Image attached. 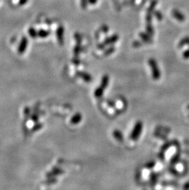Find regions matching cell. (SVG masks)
I'll list each match as a JSON object with an SVG mask.
<instances>
[{
  "instance_id": "obj_31",
  "label": "cell",
  "mask_w": 189,
  "mask_h": 190,
  "mask_svg": "<svg viewBox=\"0 0 189 190\" xmlns=\"http://www.w3.org/2000/svg\"><path fill=\"white\" fill-rule=\"evenodd\" d=\"M24 114L25 116V117H29V116H31V114H30V109L29 107H26L24 109Z\"/></svg>"
},
{
  "instance_id": "obj_33",
  "label": "cell",
  "mask_w": 189,
  "mask_h": 190,
  "mask_svg": "<svg viewBox=\"0 0 189 190\" xmlns=\"http://www.w3.org/2000/svg\"><path fill=\"white\" fill-rule=\"evenodd\" d=\"M133 46L134 47V48H139L140 46H142V42L139 41H135L133 42Z\"/></svg>"
},
{
  "instance_id": "obj_24",
  "label": "cell",
  "mask_w": 189,
  "mask_h": 190,
  "mask_svg": "<svg viewBox=\"0 0 189 190\" xmlns=\"http://www.w3.org/2000/svg\"><path fill=\"white\" fill-rule=\"evenodd\" d=\"M179 159V155L178 154H175L171 159V164L172 165L177 164L178 162Z\"/></svg>"
},
{
  "instance_id": "obj_12",
  "label": "cell",
  "mask_w": 189,
  "mask_h": 190,
  "mask_svg": "<svg viewBox=\"0 0 189 190\" xmlns=\"http://www.w3.org/2000/svg\"><path fill=\"white\" fill-rule=\"evenodd\" d=\"M158 175L156 172H152L150 173V184L152 187L155 186V185L158 182Z\"/></svg>"
},
{
  "instance_id": "obj_6",
  "label": "cell",
  "mask_w": 189,
  "mask_h": 190,
  "mask_svg": "<svg viewBox=\"0 0 189 190\" xmlns=\"http://www.w3.org/2000/svg\"><path fill=\"white\" fill-rule=\"evenodd\" d=\"M171 14L174 19L179 22H184L186 20L185 15L177 9H174L171 12Z\"/></svg>"
},
{
  "instance_id": "obj_34",
  "label": "cell",
  "mask_w": 189,
  "mask_h": 190,
  "mask_svg": "<svg viewBox=\"0 0 189 190\" xmlns=\"http://www.w3.org/2000/svg\"><path fill=\"white\" fill-rule=\"evenodd\" d=\"M182 56L183 58H186V59H188L189 58V49H187L186 51H185L183 54H182Z\"/></svg>"
},
{
  "instance_id": "obj_25",
  "label": "cell",
  "mask_w": 189,
  "mask_h": 190,
  "mask_svg": "<svg viewBox=\"0 0 189 190\" xmlns=\"http://www.w3.org/2000/svg\"><path fill=\"white\" fill-rule=\"evenodd\" d=\"M155 165H156V162L154 161H149V162H147L145 164L144 167L148 169H152L155 166Z\"/></svg>"
},
{
  "instance_id": "obj_3",
  "label": "cell",
  "mask_w": 189,
  "mask_h": 190,
  "mask_svg": "<svg viewBox=\"0 0 189 190\" xmlns=\"http://www.w3.org/2000/svg\"><path fill=\"white\" fill-rule=\"evenodd\" d=\"M64 27L63 25H60L57 28L56 30V36L58 43L60 45L62 46L64 44Z\"/></svg>"
},
{
  "instance_id": "obj_27",
  "label": "cell",
  "mask_w": 189,
  "mask_h": 190,
  "mask_svg": "<svg viewBox=\"0 0 189 190\" xmlns=\"http://www.w3.org/2000/svg\"><path fill=\"white\" fill-rule=\"evenodd\" d=\"M57 182V179L55 177H50L46 181V183H47V184H54V183H56Z\"/></svg>"
},
{
  "instance_id": "obj_13",
  "label": "cell",
  "mask_w": 189,
  "mask_h": 190,
  "mask_svg": "<svg viewBox=\"0 0 189 190\" xmlns=\"http://www.w3.org/2000/svg\"><path fill=\"white\" fill-rule=\"evenodd\" d=\"M109 82V77L107 75H104L101 78L100 86L104 89H106L108 86Z\"/></svg>"
},
{
  "instance_id": "obj_10",
  "label": "cell",
  "mask_w": 189,
  "mask_h": 190,
  "mask_svg": "<svg viewBox=\"0 0 189 190\" xmlns=\"http://www.w3.org/2000/svg\"><path fill=\"white\" fill-rule=\"evenodd\" d=\"M82 119V114H80V113L77 112L71 117V118L70 119V122L73 125H76V124H78L79 123H80L81 122Z\"/></svg>"
},
{
  "instance_id": "obj_29",
  "label": "cell",
  "mask_w": 189,
  "mask_h": 190,
  "mask_svg": "<svg viewBox=\"0 0 189 190\" xmlns=\"http://www.w3.org/2000/svg\"><path fill=\"white\" fill-rule=\"evenodd\" d=\"M30 118H31L32 120L33 121L35 122H37L38 121V120H39V114H38L37 113H33L32 115H31Z\"/></svg>"
},
{
  "instance_id": "obj_26",
  "label": "cell",
  "mask_w": 189,
  "mask_h": 190,
  "mask_svg": "<svg viewBox=\"0 0 189 190\" xmlns=\"http://www.w3.org/2000/svg\"><path fill=\"white\" fill-rule=\"evenodd\" d=\"M153 15L158 20H162L163 19V14L159 11H154Z\"/></svg>"
},
{
  "instance_id": "obj_2",
  "label": "cell",
  "mask_w": 189,
  "mask_h": 190,
  "mask_svg": "<svg viewBox=\"0 0 189 190\" xmlns=\"http://www.w3.org/2000/svg\"><path fill=\"white\" fill-rule=\"evenodd\" d=\"M143 122L141 121H138L135 123L133 128L132 131L130 134V138L133 141L137 140L140 137V135L143 131Z\"/></svg>"
},
{
  "instance_id": "obj_4",
  "label": "cell",
  "mask_w": 189,
  "mask_h": 190,
  "mask_svg": "<svg viewBox=\"0 0 189 190\" xmlns=\"http://www.w3.org/2000/svg\"><path fill=\"white\" fill-rule=\"evenodd\" d=\"M28 44V38L26 37H23L20 41L18 48V53L19 54H23L25 52V51L27 48Z\"/></svg>"
},
{
  "instance_id": "obj_36",
  "label": "cell",
  "mask_w": 189,
  "mask_h": 190,
  "mask_svg": "<svg viewBox=\"0 0 189 190\" xmlns=\"http://www.w3.org/2000/svg\"><path fill=\"white\" fill-rule=\"evenodd\" d=\"M107 103H108V106H109L110 107H113V108H114V107L115 106V103L113 101H111V100H108Z\"/></svg>"
},
{
  "instance_id": "obj_7",
  "label": "cell",
  "mask_w": 189,
  "mask_h": 190,
  "mask_svg": "<svg viewBox=\"0 0 189 190\" xmlns=\"http://www.w3.org/2000/svg\"><path fill=\"white\" fill-rule=\"evenodd\" d=\"M119 35L117 34H114L111 35V37H109L108 38H106L104 41L103 43L107 46H111V45H113L114 44H115L118 40H119Z\"/></svg>"
},
{
  "instance_id": "obj_21",
  "label": "cell",
  "mask_w": 189,
  "mask_h": 190,
  "mask_svg": "<svg viewBox=\"0 0 189 190\" xmlns=\"http://www.w3.org/2000/svg\"><path fill=\"white\" fill-rule=\"evenodd\" d=\"M146 32L152 37L154 35V29L153 28L152 23H146Z\"/></svg>"
},
{
  "instance_id": "obj_17",
  "label": "cell",
  "mask_w": 189,
  "mask_h": 190,
  "mask_svg": "<svg viewBox=\"0 0 189 190\" xmlns=\"http://www.w3.org/2000/svg\"><path fill=\"white\" fill-rule=\"evenodd\" d=\"M50 35V32L49 30H40L38 32V35L41 38H46L49 37Z\"/></svg>"
},
{
  "instance_id": "obj_5",
  "label": "cell",
  "mask_w": 189,
  "mask_h": 190,
  "mask_svg": "<svg viewBox=\"0 0 189 190\" xmlns=\"http://www.w3.org/2000/svg\"><path fill=\"white\" fill-rule=\"evenodd\" d=\"M76 75L77 77L81 78L83 81H84L87 83L91 82L92 81V76L86 72L82 71H77L76 72Z\"/></svg>"
},
{
  "instance_id": "obj_32",
  "label": "cell",
  "mask_w": 189,
  "mask_h": 190,
  "mask_svg": "<svg viewBox=\"0 0 189 190\" xmlns=\"http://www.w3.org/2000/svg\"><path fill=\"white\" fill-rule=\"evenodd\" d=\"M106 46L103 43V42L101 43H99L97 45V48L99 50H104L106 49Z\"/></svg>"
},
{
  "instance_id": "obj_22",
  "label": "cell",
  "mask_w": 189,
  "mask_h": 190,
  "mask_svg": "<svg viewBox=\"0 0 189 190\" xmlns=\"http://www.w3.org/2000/svg\"><path fill=\"white\" fill-rule=\"evenodd\" d=\"M171 145H172V144H171V142H166L165 144H163L162 146V147H161V152H165L167 151L171 147Z\"/></svg>"
},
{
  "instance_id": "obj_23",
  "label": "cell",
  "mask_w": 189,
  "mask_h": 190,
  "mask_svg": "<svg viewBox=\"0 0 189 190\" xmlns=\"http://www.w3.org/2000/svg\"><path fill=\"white\" fill-rule=\"evenodd\" d=\"M43 127V124L42 123H40V122H36L34 126L32 128V131L33 132H36V131H38L39 130L41 129Z\"/></svg>"
},
{
  "instance_id": "obj_39",
  "label": "cell",
  "mask_w": 189,
  "mask_h": 190,
  "mask_svg": "<svg viewBox=\"0 0 189 190\" xmlns=\"http://www.w3.org/2000/svg\"><path fill=\"white\" fill-rule=\"evenodd\" d=\"M88 1H89V3L90 4H92V5L95 4L97 2V0H88Z\"/></svg>"
},
{
  "instance_id": "obj_28",
  "label": "cell",
  "mask_w": 189,
  "mask_h": 190,
  "mask_svg": "<svg viewBox=\"0 0 189 190\" xmlns=\"http://www.w3.org/2000/svg\"><path fill=\"white\" fill-rule=\"evenodd\" d=\"M88 4H89L88 0H80V6L82 9H85L87 7Z\"/></svg>"
},
{
  "instance_id": "obj_11",
  "label": "cell",
  "mask_w": 189,
  "mask_h": 190,
  "mask_svg": "<svg viewBox=\"0 0 189 190\" xmlns=\"http://www.w3.org/2000/svg\"><path fill=\"white\" fill-rule=\"evenodd\" d=\"M113 135L114 138H115L119 142H123V141L124 140L123 133L118 129H115L114 131Z\"/></svg>"
},
{
  "instance_id": "obj_15",
  "label": "cell",
  "mask_w": 189,
  "mask_h": 190,
  "mask_svg": "<svg viewBox=\"0 0 189 190\" xmlns=\"http://www.w3.org/2000/svg\"><path fill=\"white\" fill-rule=\"evenodd\" d=\"M104 89L102 88L100 86L99 87H98L94 92V97L96 98H101L104 94Z\"/></svg>"
},
{
  "instance_id": "obj_18",
  "label": "cell",
  "mask_w": 189,
  "mask_h": 190,
  "mask_svg": "<svg viewBox=\"0 0 189 190\" xmlns=\"http://www.w3.org/2000/svg\"><path fill=\"white\" fill-rule=\"evenodd\" d=\"M189 44V37H186L182 38L178 44V47L181 48L182 47Z\"/></svg>"
},
{
  "instance_id": "obj_8",
  "label": "cell",
  "mask_w": 189,
  "mask_h": 190,
  "mask_svg": "<svg viewBox=\"0 0 189 190\" xmlns=\"http://www.w3.org/2000/svg\"><path fill=\"white\" fill-rule=\"evenodd\" d=\"M63 173H64V171L63 169H61L59 168H57V167H55L52 169V171L49 172L46 174V177H47L48 178L54 177L55 176L63 174Z\"/></svg>"
},
{
  "instance_id": "obj_38",
  "label": "cell",
  "mask_w": 189,
  "mask_h": 190,
  "mask_svg": "<svg viewBox=\"0 0 189 190\" xmlns=\"http://www.w3.org/2000/svg\"><path fill=\"white\" fill-rule=\"evenodd\" d=\"M28 2V0H19V4L20 6H23Z\"/></svg>"
},
{
  "instance_id": "obj_20",
  "label": "cell",
  "mask_w": 189,
  "mask_h": 190,
  "mask_svg": "<svg viewBox=\"0 0 189 190\" xmlns=\"http://www.w3.org/2000/svg\"><path fill=\"white\" fill-rule=\"evenodd\" d=\"M28 34L31 38H33V39L36 38L38 36V32L33 27H30L29 28Z\"/></svg>"
},
{
  "instance_id": "obj_37",
  "label": "cell",
  "mask_w": 189,
  "mask_h": 190,
  "mask_svg": "<svg viewBox=\"0 0 189 190\" xmlns=\"http://www.w3.org/2000/svg\"><path fill=\"white\" fill-rule=\"evenodd\" d=\"M77 57H76L74 59H73V63L76 65H78L80 63V60Z\"/></svg>"
},
{
  "instance_id": "obj_30",
  "label": "cell",
  "mask_w": 189,
  "mask_h": 190,
  "mask_svg": "<svg viewBox=\"0 0 189 190\" xmlns=\"http://www.w3.org/2000/svg\"><path fill=\"white\" fill-rule=\"evenodd\" d=\"M75 39L76 40V42L81 43V42H82V37H81V35H80V33H76L75 34Z\"/></svg>"
},
{
  "instance_id": "obj_35",
  "label": "cell",
  "mask_w": 189,
  "mask_h": 190,
  "mask_svg": "<svg viewBox=\"0 0 189 190\" xmlns=\"http://www.w3.org/2000/svg\"><path fill=\"white\" fill-rule=\"evenodd\" d=\"M108 30H109L108 27L107 25H103V26L101 27V31H102V32H104V33L108 32Z\"/></svg>"
},
{
  "instance_id": "obj_1",
  "label": "cell",
  "mask_w": 189,
  "mask_h": 190,
  "mask_svg": "<svg viewBox=\"0 0 189 190\" xmlns=\"http://www.w3.org/2000/svg\"><path fill=\"white\" fill-rule=\"evenodd\" d=\"M148 63L151 69L152 76L153 79L155 81L160 79L161 77V72L157 61L154 58H150L148 60Z\"/></svg>"
},
{
  "instance_id": "obj_19",
  "label": "cell",
  "mask_w": 189,
  "mask_h": 190,
  "mask_svg": "<svg viewBox=\"0 0 189 190\" xmlns=\"http://www.w3.org/2000/svg\"><path fill=\"white\" fill-rule=\"evenodd\" d=\"M81 50H82V48H81V43H79V42H77V44L75 46V48H74V50H73V52H74V54L76 57H78L79 54L81 52Z\"/></svg>"
},
{
  "instance_id": "obj_9",
  "label": "cell",
  "mask_w": 189,
  "mask_h": 190,
  "mask_svg": "<svg viewBox=\"0 0 189 190\" xmlns=\"http://www.w3.org/2000/svg\"><path fill=\"white\" fill-rule=\"evenodd\" d=\"M139 36L140 37L143 42L147 43V44H151L153 42V40L152 39L151 37L149 34H148L147 32H141L139 34Z\"/></svg>"
},
{
  "instance_id": "obj_14",
  "label": "cell",
  "mask_w": 189,
  "mask_h": 190,
  "mask_svg": "<svg viewBox=\"0 0 189 190\" xmlns=\"http://www.w3.org/2000/svg\"><path fill=\"white\" fill-rule=\"evenodd\" d=\"M157 0H153L151 2V3L150 4V6L148 8V11H147V13L148 14H153V12L155 11V8L157 4Z\"/></svg>"
},
{
  "instance_id": "obj_16",
  "label": "cell",
  "mask_w": 189,
  "mask_h": 190,
  "mask_svg": "<svg viewBox=\"0 0 189 190\" xmlns=\"http://www.w3.org/2000/svg\"><path fill=\"white\" fill-rule=\"evenodd\" d=\"M115 51V48H114V46L113 45H111L110 47L105 49L104 51V55L105 56H109L112 54H113Z\"/></svg>"
}]
</instances>
